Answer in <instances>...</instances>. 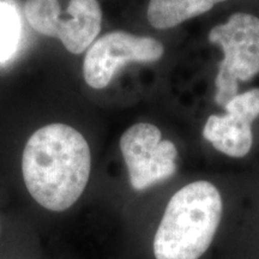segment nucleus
I'll return each mask as SVG.
<instances>
[{
    "label": "nucleus",
    "instance_id": "obj_4",
    "mask_svg": "<svg viewBox=\"0 0 259 259\" xmlns=\"http://www.w3.org/2000/svg\"><path fill=\"white\" fill-rule=\"evenodd\" d=\"M24 14L37 32L57 37L73 54H80L95 41L102 23V10L97 0H71L67 14L60 18L58 0H27Z\"/></svg>",
    "mask_w": 259,
    "mask_h": 259
},
{
    "label": "nucleus",
    "instance_id": "obj_9",
    "mask_svg": "<svg viewBox=\"0 0 259 259\" xmlns=\"http://www.w3.org/2000/svg\"><path fill=\"white\" fill-rule=\"evenodd\" d=\"M21 22L12 6L0 4V60L9 59L15 53L19 41Z\"/></svg>",
    "mask_w": 259,
    "mask_h": 259
},
{
    "label": "nucleus",
    "instance_id": "obj_2",
    "mask_svg": "<svg viewBox=\"0 0 259 259\" xmlns=\"http://www.w3.org/2000/svg\"><path fill=\"white\" fill-rule=\"evenodd\" d=\"M222 216V198L209 181H194L171 197L154 238L156 259H198Z\"/></svg>",
    "mask_w": 259,
    "mask_h": 259
},
{
    "label": "nucleus",
    "instance_id": "obj_11",
    "mask_svg": "<svg viewBox=\"0 0 259 259\" xmlns=\"http://www.w3.org/2000/svg\"><path fill=\"white\" fill-rule=\"evenodd\" d=\"M197 2L200 3V4L205 6V8H208L209 10H211L213 5L218 4V3L226 2V0H197Z\"/></svg>",
    "mask_w": 259,
    "mask_h": 259
},
{
    "label": "nucleus",
    "instance_id": "obj_8",
    "mask_svg": "<svg viewBox=\"0 0 259 259\" xmlns=\"http://www.w3.org/2000/svg\"><path fill=\"white\" fill-rule=\"evenodd\" d=\"M208 12L196 0H150L149 23L156 29H169Z\"/></svg>",
    "mask_w": 259,
    "mask_h": 259
},
{
    "label": "nucleus",
    "instance_id": "obj_10",
    "mask_svg": "<svg viewBox=\"0 0 259 259\" xmlns=\"http://www.w3.org/2000/svg\"><path fill=\"white\" fill-rule=\"evenodd\" d=\"M226 113L253 122L259 116V88L238 94L225 106Z\"/></svg>",
    "mask_w": 259,
    "mask_h": 259
},
{
    "label": "nucleus",
    "instance_id": "obj_7",
    "mask_svg": "<svg viewBox=\"0 0 259 259\" xmlns=\"http://www.w3.org/2000/svg\"><path fill=\"white\" fill-rule=\"evenodd\" d=\"M203 136L216 150L231 157H244L252 148V122L228 113L211 115L204 125Z\"/></svg>",
    "mask_w": 259,
    "mask_h": 259
},
{
    "label": "nucleus",
    "instance_id": "obj_1",
    "mask_svg": "<svg viewBox=\"0 0 259 259\" xmlns=\"http://www.w3.org/2000/svg\"><path fill=\"white\" fill-rule=\"evenodd\" d=\"M90 169L88 142L69 125L44 126L25 144L22 157L24 184L32 198L50 211H65L79 199Z\"/></svg>",
    "mask_w": 259,
    "mask_h": 259
},
{
    "label": "nucleus",
    "instance_id": "obj_6",
    "mask_svg": "<svg viewBox=\"0 0 259 259\" xmlns=\"http://www.w3.org/2000/svg\"><path fill=\"white\" fill-rule=\"evenodd\" d=\"M163 52V45L153 37L136 36L125 31L108 32L89 48L83 64L84 79L92 88L103 89L121 66L157 61Z\"/></svg>",
    "mask_w": 259,
    "mask_h": 259
},
{
    "label": "nucleus",
    "instance_id": "obj_3",
    "mask_svg": "<svg viewBox=\"0 0 259 259\" xmlns=\"http://www.w3.org/2000/svg\"><path fill=\"white\" fill-rule=\"evenodd\" d=\"M209 40L222 48L225 58L216 76L215 100L225 107L238 95L239 82L259 73V18L248 14H234L209 32Z\"/></svg>",
    "mask_w": 259,
    "mask_h": 259
},
{
    "label": "nucleus",
    "instance_id": "obj_5",
    "mask_svg": "<svg viewBox=\"0 0 259 259\" xmlns=\"http://www.w3.org/2000/svg\"><path fill=\"white\" fill-rule=\"evenodd\" d=\"M120 150L135 190H145L176 174V145L162 141L161 131L153 124L139 122L126 130L120 138Z\"/></svg>",
    "mask_w": 259,
    "mask_h": 259
}]
</instances>
